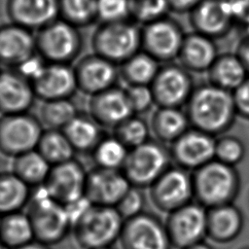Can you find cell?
<instances>
[{"label":"cell","mask_w":249,"mask_h":249,"mask_svg":"<svg viewBox=\"0 0 249 249\" xmlns=\"http://www.w3.org/2000/svg\"><path fill=\"white\" fill-rule=\"evenodd\" d=\"M191 126L212 136L227 132L237 115L232 92L210 83L195 88L186 103Z\"/></svg>","instance_id":"6da1fadb"},{"label":"cell","mask_w":249,"mask_h":249,"mask_svg":"<svg viewBox=\"0 0 249 249\" xmlns=\"http://www.w3.org/2000/svg\"><path fill=\"white\" fill-rule=\"evenodd\" d=\"M194 198L212 208L233 203L240 190V176L235 166L213 160L193 171Z\"/></svg>","instance_id":"7a4b0ae2"},{"label":"cell","mask_w":249,"mask_h":249,"mask_svg":"<svg viewBox=\"0 0 249 249\" xmlns=\"http://www.w3.org/2000/svg\"><path fill=\"white\" fill-rule=\"evenodd\" d=\"M33 189L26 213L32 224L34 237L53 246L61 242L72 231L71 219L66 207L53 199L43 186Z\"/></svg>","instance_id":"3957f363"},{"label":"cell","mask_w":249,"mask_h":249,"mask_svg":"<svg viewBox=\"0 0 249 249\" xmlns=\"http://www.w3.org/2000/svg\"><path fill=\"white\" fill-rule=\"evenodd\" d=\"M124 218L116 207L90 204L73 223L72 232L83 249L113 246L120 239Z\"/></svg>","instance_id":"277c9868"},{"label":"cell","mask_w":249,"mask_h":249,"mask_svg":"<svg viewBox=\"0 0 249 249\" xmlns=\"http://www.w3.org/2000/svg\"><path fill=\"white\" fill-rule=\"evenodd\" d=\"M93 53L118 66L141 51V27L127 20L101 22L91 37Z\"/></svg>","instance_id":"5b68a950"},{"label":"cell","mask_w":249,"mask_h":249,"mask_svg":"<svg viewBox=\"0 0 249 249\" xmlns=\"http://www.w3.org/2000/svg\"><path fill=\"white\" fill-rule=\"evenodd\" d=\"M35 41L37 54L51 63L71 64L83 48L79 28L59 18L38 29Z\"/></svg>","instance_id":"8992f818"},{"label":"cell","mask_w":249,"mask_h":249,"mask_svg":"<svg viewBox=\"0 0 249 249\" xmlns=\"http://www.w3.org/2000/svg\"><path fill=\"white\" fill-rule=\"evenodd\" d=\"M170 161L169 149L158 140L149 139L128 151L121 170L131 186L150 188L170 167Z\"/></svg>","instance_id":"52a82bcc"},{"label":"cell","mask_w":249,"mask_h":249,"mask_svg":"<svg viewBox=\"0 0 249 249\" xmlns=\"http://www.w3.org/2000/svg\"><path fill=\"white\" fill-rule=\"evenodd\" d=\"M43 130L38 118L28 113L2 115L0 118V152L15 158L35 150Z\"/></svg>","instance_id":"ba28073f"},{"label":"cell","mask_w":249,"mask_h":249,"mask_svg":"<svg viewBox=\"0 0 249 249\" xmlns=\"http://www.w3.org/2000/svg\"><path fill=\"white\" fill-rule=\"evenodd\" d=\"M164 224L172 247L188 248L207 236V208L192 201L168 213Z\"/></svg>","instance_id":"9c48e42d"},{"label":"cell","mask_w":249,"mask_h":249,"mask_svg":"<svg viewBox=\"0 0 249 249\" xmlns=\"http://www.w3.org/2000/svg\"><path fill=\"white\" fill-rule=\"evenodd\" d=\"M185 37L179 23L163 17L141 27V51L158 62L168 63L178 57Z\"/></svg>","instance_id":"30bf717a"},{"label":"cell","mask_w":249,"mask_h":249,"mask_svg":"<svg viewBox=\"0 0 249 249\" xmlns=\"http://www.w3.org/2000/svg\"><path fill=\"white\" fill-rule=\"evenodd\" d=\"M120 242L123 249H171L165 224L154 213L143 211L124 220Z\"/></svg>","instance_id":"8fae6325"},{"label":"cell","mask_w":249,"mask_h":249,"mask_svg":"<svg viewBox=\"0 0 249 249\" xmlns=\"http://www.w3.org/2000/svg\"><path fill=\"white\" fill-rule=\"evenodd\" d=\"M149 190L154 205L167 214L192 202L194 198L192 174L179 166L167 168Z\"/></svg>","instance_id":"7c38bea8"},{"label":"cell","mask_w":249,"mask_h":249,"mask_svg":"<svg viewBox=\"0 0 249 249\" xmlns=\"http://www.w3.org/2000/svg\"><path fill=\"white\" fill-rule=\"evenodd\" d=\"M150 87L158 107L181 108L195 89L190 71L170 62L160 67Z\"/></svg>","instance_id":"4fadbf2b"},{"label":"cell","mask_w":249,"mask_h":249,"mask_svg":"<svg viewBox=\"0 0 249 249\" xmlns=\"http://www.w3.org/2000/svg\"><path fill=\"white\" fill-rule=\"evenodd\" d=\"M87 175L84 165L72 159L52 165L42 186L53 199L65 206L85 196Z\"/></svg>","instance_id":"5bb4252c"},{"label":"cell","mask_w":249,"mask_h":249,"mask_svg":"<svg viewBox=\"0 0 249 249\" xmlns=\"http://www.w3.org/2000/svg\"><path fill=\"white\" fill-rule=\"evenodd\" d=\"M215 136L190 127L170 144L171 160L186 170H196L215 159Z\"/></svg>","instance_id":"9a60e30c"},{"label":"cell","mask_w":249,"mask_h":249,"mask_svg":"<svg viewBox=\"0 0 249 249\" xmlns=\"http://www.w3.org/2000/svg\"><path fill=\"white\" fill-rule=\"evenodd\" d=\"M78 90L90 95L116 86L119 66L96 53L88 54L73 67Z\"/></svg>","instance_id":"2e32d148"},{"label":"cell","mask_w":249,"mask_h":249,"mask_svg":"<svg viewBox=\"0 0 249 249\" xmlns=\"http://www.w3.org/2000/svg\"><path fill=\"white\" fill-rule=\"evenodd\" d=\"M130 186L121 169L95 166L88 171L85 196L92 204L115 207Z\"/></svg>","instance_id":"e0dca14e"},{"label":"cell","mask_w":249,"mask_h":249,"mask_svg":"<svg viewBox=\"0 0 249 249\" xmlns=\"http://www.w3.org/2000/svg\"><path fill=\"white\" fill-rule=\"evenodd\" d=\"M30 82L36 97L42 101L70 98L78 90L70 64L46 62Z\"/></svg>","instance_id":"ac0fdd59"},{"label":"cell","mask_w":249,"mask_h":249,"mask_svg":"<svg viewBox=\"0 0 249 249\" xmlns=\"http://www.w3.org/2000/svg\"><path fill=\"white\" fill-rule=\"evenodd\" d=\"M234 20L230 0H202L190 13L194 31L212 39L227 35Z\"/></svg>","instance_id":"d6986e66"},{"label":"cell","mask_w":249,"mask_h":249,"mask_svg":"<svg viewBox=\"0 0 249 249\" xmlns=\"http://www.w3.org/2000/svg\"><path fill=\"white\" fill-rule=\"evenodd\" d=\"M36 54L32 30L11 21L0 25V65L18 69Z\"/></svg>","instance_id":"ffe728a7"},{"label":"cell","mask_w":249,"mask_h":249,"mask_svg":"<svg viewBox=\"0 0 249 249\" xmlns=\"http://www.w3.org/2000/svg\"><path fill=\"white\" fill-rule=\"evenodd\" d=\"M88 109L89 115L101 127L112 129L134 115L125 89L117 86L90 95Z\"/></svg>","instance_id":"44dd1931"},{"label":"cell","mask_w":249,"mask_h":249,"mask_svg":"<svg viewBox=\"0 0 249 249\" xmlns=\"http://www.w3.org/2000/svg\"><path fill=\"white\" fill-rule=\"evenodd\" d=\"M36 98L31 82L17 69L0 71V113H27Z\"/></svg>","instance_id":"7402d4cb"},{"label":"cell","mask_w":249,"mask_h":249,"mask_svg":"<svg viewBox=\"0 0 249 249\" xmlns=\"http://www.w3.org/2000/svg\"><path fill=\"white\" fill-rule=\"evenodd\" d=\"M6 12L11 22L37 31L58 18L59 0H7Z\"/></svg>","instance_id":"603a6c76"},{"label":"cell","mask_w":249,"mask_h":249,"mask_svg":"<svg viewBox=\"0 0 249 249\" xmlns=\"http://www.w3.org/2000/svg\"><path fill=\"white\" fill-rule=\"evenodd\" d=\"M219 55L214 39L196 31L185 34L178 59L190 72H207Z\"/></svg>","instance_id":"cb8c5ba5"},{"label":"cell","mask_w":249,"mask_h":249,"mask_svg":"<svg viewBox=\"0 0 249 249\" xmlns=\"http://www.w3.org/2000/svg\"><path fill=\"white\" fill-rule=\"evenodd\" d=\"M243 215L233 203L207 209V236L217 243L234 240L242 231Z\"/></svg>","instance_id":"d4e9b609"},{"label":"cell","mask_w":249,"mask_h":249,"mask_svg":"<svg viewBox=\"0 0 249 249\" xmlns=\"http://www.w3.org/2000/svg\"><path fill=\"white\" fill-rule=\"evenodd\" d=\"M151 132L163 144H171L191 126L186 111L177 107H158L152 114Z\"/></svg>","instance_id":"484cf974"},{"label":"cell","mask_w":249,"mask_h":249,"mask_svg":"<svg viewBox=\"0 0 249 249\" xmlns=\"http://www.w3.org/2000/svg\"><path fill=\"white\" fill-rule=\"evenodd\" d=\"M209 83L229 91H233L249 76L236 53H221L206 72Z\"/></svg>","instance_id":"4316f807"},{"label":"cell","mask_w":249,"mask_h":249,"mask_svg":"<svg viewBox=\"0 0 249 249\" xmlns=\"http://www.w3.org/2000/svg\"><path fill=\"white\" fill-rule=\"evenodd\" d=\"M102 127L89 115L78 114L62 131L68 138L75 152L91 153L104 137Z\"/></svg>","instance_id":"83f0119b"},{"label":"cell","mask_w":249,"mask_h":249,"mask_svg":"<svg viewBox=\"0 0 249 249\" xmlns=\"http://www.w3.org/2000/svg\"><path fill=\"white\" fill-rule=\"evenodd\" d=\"M32 188L14 172L0 173V215L21 211L31 197Z\"/></svg>","instance_id":"f1b7e54d"},{"label":"cell","mask_w":249,"mask_h":249,"mask_svg":"<svg viewBox=\"0 0 249 249\" xmlns=\"http://www.w3.org/2000/svg\"><path fill=\"white\" fill-rule=\"evenodd\" d=\"M34 239L32 224L26 212L21 210L1 215L0 242L11 249H17Z\"/></svg>","instance_id":"f546056e"},{"label":"cell","mask_w":249,"mask_h":249,"mask_svg":"<svg viewBox=\"0 0 249 249\" xmlns=\"http://www.w3.org/2000/svg\"><path fill=\"white\" fill-rule=\"evenodd\" d=\"M160 67V62L143 51H139L119 65L120 78L126 86H150Z\"/></svg>","instance_id":"4dcf8cb0"},{"label":"cell","mask_w":249,"mask_h":249,"mask_svg":"<svg viewBox=\"0 0 249 249\" xmlns=\"http://www.w3.org/2000/svg\"><path fill=\"white\" fill-rule=\"evenodd\" d=\"M13 159L11 171L30 188H36L44 184L52 165L36 149Z\"/></svg>","instance_id":"1f68e13d"},{"label":"cell","mask_w":249,"mask_h":249,"mask_svg":"<svg viewBox=\"0 0 249 249\" xmlns=\"http://www.w3.org/2000/svg\"><path fill=\"white\" fill-rule=\"evenodd\" d=\"M36 150L51 165L70 160L75 154L68 138L59 129H44Z\"/></svg>","instance_id":"d6a6232c"},{"label":"cell","mask_w":249,"mask_h":249,"mask_svg":"<svg viewBox=\"0 0 249 249\" xmlns=\"http://www.w3.org/2000/svg\"><path fill=\"white\" fill-rule=\"evenodd\" d=\"M78 114L70 98L47 100L43 101L39 109L38 120L44 129L62 130Z\"/></svg>","instance_id":"836d02e7"},{"label":"cell","mask_w":249,"mask_h":249,"mask_svg":"<svg viewBox=\"0 0 249 249\" xmlns=\"http://www.w3.org/2000/svg\"><path fill=\"white\" fill-rule=\"evenodd\" d=\"M128 149L114 135L104 136L91 152L95 166L108 169H122Z\"/></svg>","instance_id":"e575fe53"},{"label":"cell","mask_w":249,"mask_h":249,"mask_svg":"<svg viewBox=\"0 0 249 249\" xmlns=\"http://www.w3.org/2000/svg\"><path fill=\"white\" fill-rule=\"evenodd\" d=\"M59 18L81 28L93 23L97 17V0H59Z\"/></svg>","instance_id":"d590c367"},{"label":"cell","mask_w":249,"mask_h":249,"mask_svg":"<svg viewBox=\"0 0 249 249\" xmlns=\"http://www.w3.org/2000/svg\"><path fill=\"white\" fill-rule=\"evenodd\" d=\"M150 125L137 115H132L113 128V135L128 150L150 139Z\"/></svg>","instance_id":"8d00e7d4"},{"label":"cell","mask_w":249,"mask_h":249,"mask_svg":"<svg viewBox=\"0 0 249 249\" xmlns=\"http://www.w3.org/2000/svg\"><path fill=\"white\" fill-rule=\"evenodd\" d=\"M130 18L142 25L166 17L167 0H129Z\"/></svg>","instance_id":"74e56055"},{"label":"cell","mask_w":249,"mask_h":249,"mask_svg":"<svg viewBox=\"0 0 249 249\" xmlns=\"http://www.w3.org/2000/svg\"><path fill=\"white\" fill-rule=\"evenodd\" d=\"M245 146L243 142L232 135H223L215 142V160L236 166L245 157Z\"/></svg>","instance_id":"f35d334b"},{"label":"cell","mask_w":249,"mask_h":249,"mask_svg":"<svg viewBox=\"0 0 249 249\" xmlns=\"http://www.w3.org/2000/svg\"><path fill=\"white\" fill-rule=\"evenodd\" d=\"M97 17L101 22L129 19V0H97Z\"/></svg>","instance_id":"ab89813d"},{"label":"cell","mask_w":249,"mask_h":249,"mask_svg":"<svg viewBox=\"0 0 249 249\" xmlns=\"http://www.w3.org/2000/svg\"><path fill=\"white\" fill-rule=\"evenodd\" d=\"M145 206V196L140 188L130 186L127 192L115 206L124 220L142 213Z\"/></svg>","instance_id":"60d3db41"},{"label":"cell","mask_w":249,"mask_h":249,"mask_svg":"<svg viewBox=\"0 0 249 249\" xmlns=\"http://www.w3.org/2000/svg\"><path fill=\"white\" fill-rule=\"evenodd\" d=\"M124 89L134 115L145 113L150 110L153 105H155V100L150 86H126Z\"/></svg>","instance_id":"b9f144b4"},{"label":"cell","mask_w":249,"mask_h":249,"mask_svg":"<svg viewBox=\"0 0 249 249\" xmlns=\"http://www.w3.org/2000/svg\"><path fill=\"white\" fill-rule=\"evenodd\" d=\"M237 115L249 120V76L232 91Z\"/></svg>","instance_id":"7bdbcfd3"},{"label":"cell","mask_w":249,"mask_h":249,"mask_svg":"<svg viewBox=\"0 0 249 249\" xmlns=\"http://www.w3.org/2000/svg\"><path fill=\"white\" fill-rule=\"evenodd\" d=\"M202 0H167L169 10L176 13H191Z\"/></svg>","instance_id":"ee69618b"},{"label":"cell","mask_w":249,"mask_h":249,"mask_svg":"<svg viewBox=\"0 0 249 249\" xmlns=\"http://www.w3.org/2000/svg\"><path fill=\"white\" fill-rule=\"evenodd\" d=\"M235 53L241 59L249 74V34L245 35L237 45Z\"/></svg>","instance_id":"f6af8a7d"},{"label":"cell","mask_w":249,"mask_h":249,"mask_svg":"<svg viewBox=\"0 0 249 249\" xmlns=\"http://www.w3.org/2000/svg\"><path fill=\"white\" fill-rule=\"evenodd\" d=\"M17 249H52V248H51L50 245L45 244L43 242H40V241L34 239V240L30 241L29 243H27L23 246H20Z\"/></svg>","instance_id":"bcb514c9"},{"label":"cell","mask_w":249,"mask_h":249,"mask_svg":"<svg viewBox=\"0 0 249 249\" xmlns=\"http://www.w3.org/2000/svg\"><path fill=\"white\" fill-rule=\"evenodd\" d=\"M185 249H213L209 244H207L206 242L204 241H201V242H198V243H196L188 248H185Z\"/></svg>","instance_id":"7dc6e473"},{"label":"cell","mask_w":249,"mask_h":249,"mask_svg":"<svg viewBox=\"0 0 249 249\" xmlns=\"http://www.w3.org/2000/svg\"><path fill=\"white\" fill-rule=\"evenodd\" d=\"M0 249H11V248H9L8 246H6V245L3 244L2 242H0Z\"/></svg>","instance_id":"c3c4849f"},{"label":"cell","mask_w":249,"mask_h":249,"mask_svg":"<svg viewBox=\"0 0 249 249\" xmlns=\"http://www.w3.org/2000/svg\"><path fill=\"white\" fill-rule=\"evenodd\" d=\"M96 249H115L113 246H106V247H100V248H96Z\"/></svg>","instance_id":"681fc988"},{"label":"cell","mask_w":249,"mask_h":249,"mask_svg":"<svg viewBox=\"0 0 249 249\" xmlns=\"http://www.w3.org/2000/svg\"><path fill=\"white\" fill-rule=\"evenodd\" d=\"M244 249H249V247H247V248H244Z\"/></svg>","instance_id":"f907efd6"},{"label":"cell","mask_w":249,"mask_h":249,"mask_svg":"<svg viewBox=\"0 0 249 249\" xmlns=\"http://www.w3.org/2000/svg\"><path fill=\"white\" fill-rule=\"evenodd\" d=\"M0 220H1V215H0Z\"/></svg>","instance_id":"816d5d0a"},{"label":"cell","mask_w":249,"mask_h":249,"mask_svg":"<svg viewBox=\"0 0 249 249\" xmlns=\"http://www.w3.org/2000/svg\"><path fill=\"white\" fill-rule=\"evenodd\" d=\"M247 1H248V2H249V0H247Z\"/></svg>","instance_id":"f5cc1de1"},{"label":"cell","mask_w":249,"mask_h":249,"mask_svg":"<svg viewBox=\"0 0 249 249\" xmlns=\"http://www.w3.org/2000/svg\"><path fill=\"white\" fill-rule=\"evenodd\" d=\"M0 71H1V70H0Z\"/></svg>","instance_id":"db71d44e"}]
</instances>
